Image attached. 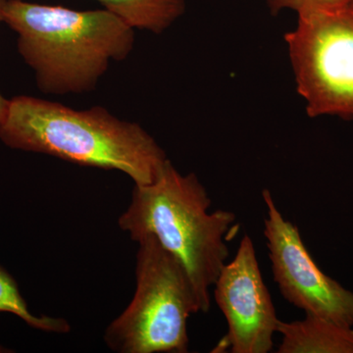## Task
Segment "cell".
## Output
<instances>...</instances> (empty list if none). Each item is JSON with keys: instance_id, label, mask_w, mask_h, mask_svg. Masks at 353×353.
Listing matches in <instances>:
<instances>
[{"instance_id": "6da1fadb", "label": "cell", "mask_w": 353, "mask_h": 353, "mask_svg": "<svg viewBox=\"0 0 353 353\" xmlns=\"http://www.w3.org/2000/svg\"><path fill=\"white\" fill-rule=\"evenodd\" d=\"M8 148L126 174L134 185H150L168 158L139 124L121 120L101 106L76 110L29 95L9 99L0 122Z\"/></svg>"}, {"instance_id": "7a4b0ae2", "label": "cell", "mask_w": 353, "mask_h": 353, "mask_svg": "<svg viewBox=\"0 0 353 353\" xmlns=\"http://www.w3.org/2000/svg\"><path fill=\"white\" fill-rule=\"evenodd\" d=\"M2 23L17 34L18 52L43 94L95 90L113 61L134 50V29L106 9L79 11L8 0Z\"/></svg>"}, {"instance_id": "3957f363", "label": "cell", "mask_w": 353, "mask_h": 353, "mask_svg": "<svg viewBox=\"0 0 353 353\" xmlns=\"http://www.w3.org/2000/svg\"><path fill=\"white\" fill-rule=\"evenodd\" d=\"M210 205V197L196 174L182 175L168 159L155 182L134 185L131 203L118 220L132 241L152 234L183 264L201 312L210 308L209 289L226 264V234L236 220L231 211L209 213Z\"/></svg>"}, {"instance_id": "277c9868", "label": "cell", "mask_w": 353, "mask_h": 353, "mask_svg": "<svg viewBox=\"0 0 353 353\" xmlns=\"http://www.w3.org/2000/svg\"><path fill=\"white\" fill-rule=\"evenodd\" d=\"M137 243L136 292L104 341L119 353L188 352V320L201 311L190 276L152 234Z\"/></svg>"}, {"instance_id": "5b68a950", "label": "cell", "mask_w": 353, "mask_h": 353, "mask_svg": "<svg viewBox=\"0 0 353 353\" xmlns=\"http://www.w3.org/2000/svg\"><path fill=\"white\" fill-rule=\"evenodd\" d=\"M285 39L308 116L353 120V4L299 12Z\"/></svg>"}, {"instance_id": "8992f818", "label": "cell", "mask_w": 353, "mask_h": 353, "mask_svg": "<svg viewBox=\"0 0 353 353\" xmlns=\"http://www.w3.org/2000/svg\"><path fill=\"white\" fill-rule=\"evenodd\" d=\"M262 197L267 208L264 236L274 281L282 296L305 314L352 328L353 292L317 266L299 230L281 214L270 190H264Z\"/></svg>"}, {"instance_id": "52a82bcc", "label": "cell", "mask_w": 353, "mask_h": 353, "mask_svg": "<svg viewBox=\"0 0 353 353\" xmlns=\"http://www.w3.org/2000/svg\"><path fill=\"white\" fill-rule=\"evenodd\" d=\"M213 285L228 332L212 352H270L280 320L248 234L241 239L236 257L224 265Z\"/></svg>"}, {"instance_id": "ba28073f", "label": "cell", "mask_w": 353, "mask_h": 353, "mask_svg": "<svg viewBox=\"0 0 353 353\" xmlns=\"http://www.w3.org/2000/svg\"><path fill=\"white\" fill-rule=\"evenodd\" d=\"M279 353H353V330L318 316L299 321H279Z\"/></svg>"}, {"instance_id": "9c48e42d", "label": "cell", "mask_w": 353, "mask_h": 353, "mask_svg": "<svg viewBox=\"0 0 353 353\" xmlns=\"http://www.w3.org/2000/svg\"><path fill=\"white\" fill-rule=\"evenodd\" d=\"M132 29L162 34L185 10V0H97Z\"/></svg>"}, {"instance_id": "30bf717a", "label": "cell", "mask_w": 353, "mask_h": 353, "mask_svg": "<svg viewBox=\"0 0 353 353\" xmlns=\"http://www.w3.org/2000/svg\"><path fill=\"white\" fill-rule=\"evenodd\" d=\"M0 312L10 313L32 328L52 334H68L71 326L63 318L32 314L15 279L0 266Z\"/></svg>"}, {"instance_id": "8fae6325", "label": "cell", "mask_w": 353, "mask_h": 353, "mask_svg": "<svg viewBox=\"0 0 353 353\" xmlns=\"http://www.w3.org/2000/svg\"><path fill=\"white\" fill-rule=\"evenodd\" d=\"M272 14L276 15L283 9H292L297 13L311 9L329 8L353 4V0H266Z\"/></svg>"}, {"instance_id": "7c38bea8", "label": "cell", "mask_w": 353, "mask_h": 353, "mask_svg": "<svg viewBox=\"0 0 353 353\" xmlns=\"http://www.w3.org/2000/svg\"><path fill=\"white\" fill-rule=\"evenodd\" d=\"M8 0H0V23H2L3 17L4 7H6ZM9 99L4 97V95L0 92V122L3 119L4 114L6 112L7 106H8Z\"/></svg>"}]
</instances>
